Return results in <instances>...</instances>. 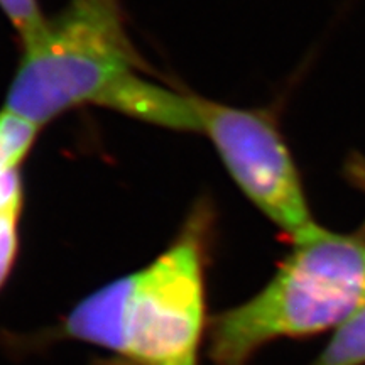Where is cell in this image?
<instances>
[{"label": "cell", "instance_id": "obj_5", "mask_svg": "<svg viewBox=\"0 0 365 365\" xmlns=\"http://www.w3.org/2000/svg\"><path fill=\"white\" fill-rule=\"evenodd\" d=\"M103 107L170 129L202 130L193 95H180L137 73L113 91Z\"/></svg>", "mask_w": 365, "mask_h": 365}, {"label": "cell", "instance_id": "obj_2", "mask_svg": "<svg viewBox=\"0 0 365 365\" xmlns=\"http://www.w3.org/2000/svg\"><path fill=\"white\" fill-rule=\"evenodd\" d=\"M261 293L210 322L213 365H247L264 345L339 328L365 303V242L314 223Z\"/></svg>", "mask_w": 365, "mask_h": 365}, {"label": "cell", "instance_id": "obj_9", "mask_svg": "<svg viewBox=\"0 0 365 365\" xmlns=\"http://www.w3.org/2000/svg\"><path fill=\"white\" fill-rule=\"evenodd\" d=\"M9 148L4 143V139L0 137V175H4V173L7 171H14L17 170V166L19 164L16 163V159L14 156H11V150H7Z\"/></svg>", "mask_w": 365, "mask_h": 365}, {"label": "cell", "instance_id": "obj_7", "mask_svg": "<svg viewBox=\"0 0 365 365\" xmlns=\"http://www.w3.org/2000/svg\"><path fill=\"white\" fill-rule=\"evenodd\" d=\"M21 207L22 198L0 210V287L6 284L16 262L17 245H19L17 223H19Z\"/></svg>", "mask_w": 365, "mask_h": 365}, {"label": "cell", "instance_id": "obj_1", "mask_svg": "<svg viewBox=\"0 0 365 365\" xmlns=\"http://www.w3.org/2000/svg\"><path fill=\"white\" fill-rule=\"evenodd\" d=\"M203 228L190 225L148 267L108 282L61 323L66 339L132 365H200L205 333Z\"/></svg>", "mask_w": 365, "mask_h": 365}, {"label": "cell", "instance_id": "obj_6", "mask_svg": "<svg viewBox=\"0 0 365 365\" xmlns=\"http://www.w3.org/2000/svg\"><path fill=\"white\" fill-rule=\"evenodd\" d=\"M365 364V303L335 330L319 357L312 365Z\"/></svg>", "mask_w": 365, "mask_h": 365}, {"label": "cell", "instance_id": "obj_4", "mask_svg": "<svg viewBox=\"0 0 365 365\" xmlns=\"http://www.w3.org/2000/svg\"><path fill=\"white\" fill-rule=\"evenodd\" d=\"M200 127L240 190L291 239L314 225L294 161L266 112L195 97Z\"/></svg>", "mask_w": 365, "mask_h": 365}, {"label": "cell", "instance_id": "obj_8", "mask_svg": "<svg viewBox=\"0 0 365 365\" xmlns=\"http://www.w3.org/2000/svg\"><path fill=\"white\" fill-rule=\"evenodd\" d=\"M0 9L19 31L24 44L38 38L48 24L36 0H0Z\"/></svg>", "mask_w": 365, "mask_h": 365}, {"label": "cell", "instance_id": "obj_3", "mask_svg": "<svg viewBox=\"0 0 365 365\" xmlns=\"http://www.w3.org/2000/svg\"><path fill=\"white\" fill-rule=\"evenodd\" d=\"M135 73L118 0H71L24 44L6 110L43 125L81 103L103 107Z\"/></svg>", "mask_w": 365, "mask_h": 365}]
</instances>
